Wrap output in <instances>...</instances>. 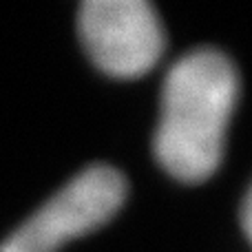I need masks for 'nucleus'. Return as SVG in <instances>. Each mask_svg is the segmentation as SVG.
<instances>
[{
	"mask_svg": "<svg viewBox=\"0 0 252 252\" xmlns=\"http://www.w3.org/2000/svg\"><path fill=\"white\" fill-rule=\"evenodd\" d=\"M239 97V73L217 49H195L170 66L161 91L155 157L175 179L197 184L217 170Z\"/></svg>",
	"mask_w": 252,
	"mask_h": 252,
	"instance_id": "obj_1",
	"label": "nucleus"
},
{
	"mask_svg": "<svg viewBox=\"0 0 252 252\" xmlns=\"http://www.w3.org/2000/svg\"><path fill=\"white\" fill-rule=\"evenodd\" d=\"M126 199V179L106 164L89 166L35 210L0 252H56L69 239L104 226Z\"/></svg>",
	"mask_w": 252,
	"mask_h": 252,
	"instance_id": "obj_2",
	"label": "nucleus"
},
{
	"mask_svg": "<svg viewBox=\"0 0 252 252\" xmlns=\"http://www.w3.org/2000/svg\"><path fill=\"white\" fill-rule=\"evenodd\" d=\"M250 217H252V208H250V192H248V195L244 197V206H241V221H244V232H246V237H250V230H252Z\"/></svg>",
	"mask_w": 252,
	"mask_h": 252,
	"instance_id": "obj_4",
	"label": "nucleus"
},
{
	"mask_svg": "<svg viewBox=\"0 0 252 252\" xmlns=\"http://www.w3.org/2000/svg\"><path fill=\"white\" fill-rule=\"evenodd\" d=\"M78 27L89 58L115 78L144 75L166 47L161 20L146 0H87Z\"/></svg>",
	"mask_w": 252,
	"mask_h": 252,
	"instance_id": "obj_3",
	"label": "nucleus"
}]
</instances>
